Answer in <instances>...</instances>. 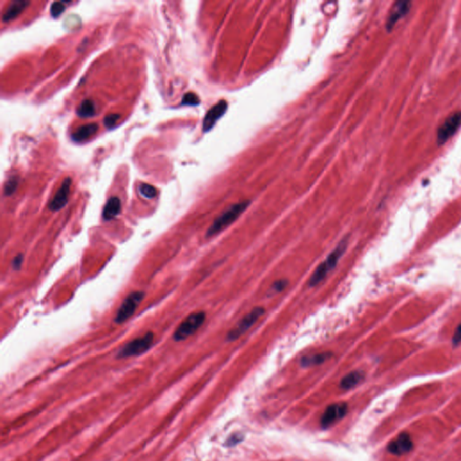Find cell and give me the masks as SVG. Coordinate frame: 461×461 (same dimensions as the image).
Here are the masks:
<instances>
[{"label": "cell", "instance_id": "obj_1", "mask_svg": "<svg viewBox=\"0 0 461 461\" xmlns=\"http://www.w3.org/2000/svg\"><path fill=\"white\" fill-rule=\"evenodd\" d=\"M348 244H349V236H345L344 238L342 239L341 242H339L334 249L326 257V259L317 266L316 270L309 279L308 286L310 287L316 286L319 283L324 281L328 274L338 264L339 261L345 253Z\"/></svg>", "mask_w": 461, "mask_h": 461}, {"label": "cell", "instance_id": "obj_2", "mask_svg": "<svg viewBox=\"0 0 461 461\" xmlns=\"http://www.w3.org/2000/svg\"><path fill=\"white\" fill-rule=\"evenodd\" d=\"M249 204L250 202L249 200H245L230 205L213 222L206 232V237H213L225 230L245 212L246 209L249 207Z\"/></svg>", "mask_w": 461, "mask_h": 461}, {"label": "cell", "instance_id": "obj_3", "mask_svg": "<svg viewBox=\"0 0 461 461\" xmlns=\"http://www.w3.org/2000/svg\"><path fill=\"white\" fill-rule=\"evenodd\" d=\"M206 319V313L204 311L192 312L190 316L185 318L179 327L176 329L173 333V338L176 342H182L190 336L197 332L199 328L204 324Z\"/></svg>", "mask_w": 461, "mask_h": 461}, {"label": "cell", "instance_id": "obj_4", "mask_svg": "<svg viewBox=\"0 0 461 461\" xmlns=\"http://www.w3.org/2000/svg\"><path fill=\"white\" fill-rule=\"evenodd\" d=\"M264 313L265 308L261 305L252 309L246 316H243L242 319L239 321L235 327H233V329H230V331L227 332V342H235L236 340H238L241 336L245 333L246 331H249L261 316H264Z\"/></svg>", "mask_w": 461, "mask_h": 461}, {"label": "cell", "instance_id": "obj_5", "mask_svg": "<svg viewBox=\"0 0 461 461\" xmlns=\"http://www.w3.org/2000/svg\"><path fill=\"white\" fill-rule=\"evenodd\" d=\"M154 341V334L153 331H148L141 337L134 339L123 346V348L117 353L118 359L139 356L150 350L153 346Z\"/></svg>", "mask_w": 461, "mask_h": 461}, {"label": "cell", "instance_id": "obj_6", "mask_svg": "<svg viewBox=\"0 0 461 461\" xmlns=\"http://www.w3.org/2000/svg\"><path fill=\"white\" fill-rule=\"evenodd\" d=\"M145 297V293L143 291H134L124 298L122 305H120L119 309L117 310L114 322L115 324H123L127 322L130 317L134 316V312L137 310L138 306L140 305L142 299Z\"/></svg>", "mask_w": 461, "mask_h": 461}, {"label": "cell", "instance_id": "obj_7", "mask_svg": "<svg viewBox=\"0 0 461 461\" xmlns=\"http://www.w3.org/2000/svg\"><path fill=\"white\" fill-rule=\"evenodd\" d=\"M461 125V112H455L447 118L437 132V142L439 145H443L449 141L454 134L457 133Z\"/></svg>", "mask_w": 461, "mask_h": 461}, {"label": "cell", "instance_id": "obj_8", "mask_svg": "<svg viewBox=\"0 0 461 461\" xmlns=\"http://www.w3.org/2000/svg\"><path fill=\"white\" fill-rule=\"evenodd\" d=\"M348 412V406L346 403L331 404L324 411L321 418V426L324 429L329 428L332 424L345 416Z\"/></svg>", "mask_w": 461, "mask_h": 461}, {"label": "cell", "instance_id": "obj_9", "mask_svg": "<svg viewBox=\"0 0 461 461\" xmlns=\"http://www.w3.org/2000/svg\"><path fill=\"white\" fill-rule=\"evenodd\" d=\"M71 178H66L64 179V182L61 184L59 190L57 191L55 196L53 197L51 202L49 203V208L53 212L59 211L60 209L64 208L65 205H67L68 200H69V196H70V191H71Z\"/></svg>", "mask_w": 461, "mask_h": 461}, {"label": "cell", "instance_id": "obj_10", "mask_svg": "<svg viewBox=\"0 0 461 461\" xmlns=\"http://www.w3.org/2000/svg\"><path fill=\"white\" fill-rule=\"evenodd\" d=\"M413 441L411 439L409 434L406 432H402L401 434H399L394 441H392L388 444L387 450L391 454H394L396 456H402V455L409 453L413 449Z\"/></svg>", "mask_w": 461, "mask_h": 461}, {"label": "cell", "instance_id": "obj_11", "mask_svg": "<svg viewBox=\"0 0 461 461\" xmlns=\"http://www.w3.org/2000/svg\"><path fill=\"white\" fill-rule=\"evenodd\" d=\"M411 5L412 3L410 1H396L394 2V6L391 8V11L389 12V15L387 20V30L389 31L393 29V27L395 26V24L400 20V19L405 17L411 9Z\"/></svg>", "mask_w": 461, "mask_h": 461}, {"label": "cell", "instance_id": "obj_12", "mask_svg": "<svg viewBox=\"0 0 461 461\" xmlns=\"http://www.w3.org/2000/svg\"><path fill=\"white\" fill-rule=\"evenodd\" d=\"M227 107H228V104H227L226 101H219L206 113L204 121H203V131L205 133H207L211 130L214 125L216 124V122L225 114Z\"/></svg>", "mask_w": 461, "mask_h": 461}, {"label": "cell", "instance_id": "obj_13", "mask_svg": "<svg viewBox=\"0 0 461 461\" xmlns=\"http://www.w3.org/2000/svg\"><path fill=\"white\" fill-rule=\"evenodd\" d=\"M122 210V203L119 197H111L108 199L103 209V219L110 221L119 215Z\"/></svg>", "mask_w": 461, "mask_h": 461}, {"label": "cell", "instance_id": "obj_14", "mask_svg": "<svg viewBox=\"0 0 461 461\" xmlns=\"http://www.w3.org/2000/svg\"><path fill=\"white\" fill-rule=\"evenodd\" d=\"M29 5H30V2L25 1V0L13 1L5 12L3 17H2V21L4 23L10 22L13 19L17 17L25 10V8Z\"/></svg>", "mask_w": 461, "mask_h": 461}, {"label": "cell", "instance_id": "obj_15", "mask_svg": "<svg viewBox=\"0 0 461 461\" xmlns=\"http://www.w3.org/2000/svg\"><path fill=\"white\" fill-rule=\"evenodd\" d=\"M331 357H332V353L330 352V351H324V352L307 355V356H304V357L301 358L300 365L303 368H310V367H313V366L323 364L325 361L330 360Z\"/></svg>", "mask_w": 461, "mask_h": 461}, {"label": "cell", "instance_id": "obj_16", "mask_svg": "<svg viewBox=\"0 0 461 461\" xmlns=\"http://www.w3.org/2000/svg\"><path fill=\"white\" fill-rule=\"evenodd\" d=\"M364 373L361 370H353L342 378L340 387L343 390H350L364 380Z\"/></svg>", "mask_w": 461, "mask_h": 461}, {"label": "cell", "instance_id": "obj_17", "mask_svg": "<svg viewBox=\"0 0 461 461\" xmlns=\"http://www.w3.org/2000/svg\"><path fill=\"white\" fill-rule=\"evenodd\" d=\"M98 130V125L97 123H89L83 127H79L78 130L72 134L71 138L76 142H81L89 139L90 136L97 133Z\"/></svg>", "mask_w": 461, "mask_h": 461}, {"label": "cell", "instance_id": "obj_18", "mask_svg": "<svg viewBox=\"0 0 461 461\" xmlns=\"http://www.w3.org/2000/svg\"><path fill=\"white\" fill-rule=\"evenodd\" d=\"M96 114V108L93 101L90 99H85L82 101L78 109H77V115L80 116L82 118H87V117H92Z\"/></svg>", "mask_w": 461, "mask_h": 461}, {"label": "cell", "instance_id": "obj_19", "mask_svg": "<svg viewBox=\"0 0 461 461\" xmlns=\"http://www.w3.org/2000/svg\"><path fill=\"white\" fill-rule=\"evenodd\" d=\"M19 179L16 176H12L7 180L4 186L5 196H11L15 193L18 186Z\"/></svg>", "mask_w": 461, "mask_h": 461}, {"label": "cell", "instance_id": "obj_20", "mask_svg": "<svg viewBox=\"0 0 461 461\" xmlns=\"http://www.w3.org/2000/svg\"><path fill=\"white\" fill-rule=\"evenodd\" d=\"M139 191H140V194L142 197L148 198V199L153 198V197H155L157 196L156 188L154 186H152V185L146 184V183L141 184L140 187H139Z\"/></svg>", "mask_w": 461, "mask_h": 461}, {"label": "cell", "instance_id": "obj_21", "mask_svg": "<svg viewBox=\"0 0 461 461\" xmlns=\"http://www.w3.org/2000/svg\"><path fill=\"white\" fill-rule=\"evenodd\" d=\"M65 9H66V6H65V2H64V1H60V2H53L52 6H51L50 12H51V15H52V17L57 18V17H59V16L65 11Z\"/></svg>", "mask_w": 461, "mask_h": 461}, {"label": "cell", "instance_id": "obj_22", "mask_svg": "<svg viewBox=\"0 0 461 461\" xmlns=\"http://www.w3.org/2000/svg\"><path fill=\"white\" fill-rule=\"evenodd\" d=\"M200 103V101H199V97H197L196 94L194 93H186L182 98V102H181V104H184V106H197V104Z\"/></svg>", "mask_w": 461, "mask_h": 461}, {"label": "cell", "instance_id": "obj_23", "mask_svg": "<svg viewBox=\"0 0 461 461\" xmlns=\"http://www.w3.org/2000/svg\"><path fill=\"white\" fill-rule=\"evenodd\" d=\"M120 118H121V115H118V114H112V115H108L106 116L104 118V127H107L108 129H112L113 127H115L116 123L119 121Z\"/></svg>", "mask_w": 461, "mask_h": 461}, {"label": "cell", "instance_id": "obj_24", "mask_svg": "<svg viewBox=\"0 0 461 461\" xmlns=\"http://www.w3.org/2000/svg\"><path fill=\"white\" fill-rule=\"evenodd\" d=\"M288 285V281L286 279H278L272 284L271 292L273 293H280L282 292Z\"/></svg>", "mask_w": 461, "mask_h": 461}, {"label": "cell", "instance_id": "obj_25", "mask_svg": "<svg viewBox=\"0 0 461 461\" xmlns=\"http://www.w3.org/2000/svg\"><path fill=\"white\" fill-rule=\"evenodd\" d=\"M23 262H24V255L23 254H17L16 256L13 259L12 261V267L15 270H19L22 267Z\"/></svg>", "mask_w": 461, "mask_h": 461}, {"label": "cell", "instance_id": "obj_26", "mask_svg": "<svg viewBox=\"0 0 461 461\" xmlns=\"http://www.w3.org/2000/svg\"><path fill=\"white\" fill-rule=\"evenodd\" d=\"M452 343H453L454 346L458 345V344L461 343V324L457 326L456 331L454 332Z\"/></svg>", "mask_w": 461, "mask_h": 461}]
</instances>
